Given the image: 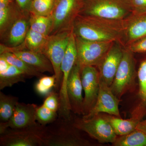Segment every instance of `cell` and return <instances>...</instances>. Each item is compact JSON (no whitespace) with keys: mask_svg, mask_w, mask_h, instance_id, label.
I'll return each mask as SVG.
<instances>
[{"mask_svg":"<svg viewBox=\"0 0 146 146\" xmlns=\"http://www.w3.org/2000/svg\"><path fill=\"white\" fill-rule=\"evenodd\" d=\"M125 23L123 20H112L80 14L73 25L75 36L91 41H112L124 47Z\"/></svg>","mask_w":146,"mask_h":146,"instance_id":"6da1fadb","label":"cell"},{"mask_svg":"<svg viewBox=\"0 0 146 146\" xmlns=\"http://www.w3.org/2000/svg\"><path fill=\"white\" fill-rule=\"evenodd\" d=\"M80 129L70 119L58 117L53 122L45 126L42 135L43 146H82L89 142L80 134Z\"/></svg>","mask_w":146,"mask_h":146,"instance_id":"7a4b0ae2","label":"cell"},{"mask_svg":"<svg viewBox=\"0 0 146 146\" xmlns=\"http://www.w3.org/2000/svg\"><path fill=\"white\" fill-rule=\"evenodd\" d=\"M132 13L130 0H86L80 14L123 20Z\"/></svg>","mask_w":146,"mask_h":146,"instance_id":"3957f363","label":"cell"},{"mask_svg":"<svg viewBox=\"0 0 146 146\" xmlns=\"http://www.w3.org/2000/svg\"><path fill=\"white\" fill-rule=\"evenodd\" d=\"M86 0H54L52 17V30L50 35L71 31L74 22L80 14Z\"/></svg>","mask_w":146,"mask_h":146,"instance_id":"277c9868","label":"cell"},{"mask_svg":"<svg viewBox=\"0 0 146 146\" xmlns=\"http://www.w3.org/2000/svg\"><path fill=\"white\" fill-rule=\"evenodd\" d=\"M71 31H66L51 35L48 40L42 54L52 64L56 78L55 91H59L62 78L61 65L68 46Z\"/></svg>","mask_w":146,"mask_h":146,"instance_id":"5b68a950","label":"cell"},{"mask_svg":"<svg viewBox=\"0 0 146 146\" xmlns=\"http://www.w3.org/2000/svg\"><path fill=\"white\" fill-rule=\"evenodd\" d=\"M45 126L37 122L23 128L7 129L0 133V146H43L42 135Z\"/></svg>","mask_w":146,"mask_h":146,"instance_id":"8992f818","label":"cell"},{"mask_svg":"<svg viewBox=\"0 0 146 146\" xmlns=\"http://www.w3.org/2000/svg\"><path fill=\"white\" fill-rule=\"evenodd\" d=\"M75 36L77 53L76 63L81 70L87 66H97L115 42L91 41Z\"/></svg>","mask_w":146,"mask_h":146,"instance_id":"52a82bcc","label":"cell"},{"mask_svg":"<svg viewBox=\"0 0 146 146\" xmlns=\"http://www.w3.org/2000/svg\"><path fill=\"white\" fill-rule=\"evenodd\" d=\"M73 120L76 127L100 143L112 144L117 138L111 125L102 113L90 119L73 118Z\"/></svg>","mask_w":146,"mask_h":146,"instance_id":"ba28073f","label":"cell"},{"mask_svg":"<svg viewBox=\"0 0 146 146\" xmlns=\"http://www.w3.org/2000/svg\"><path fill=\"white\" fill-rule=\"evenodd\" d=\"M133 53L124 47L122 58L110 86L113 94L119 99L129 89L135 79L136 70Z\"/></svg>","mask_w":146,"mask_h":146,"instance_id":"9c48e42d","label":"cell"},{"mask_svg":"<svg viewBox=\"0 0 146 146\" xmlns=\"http://www.w3.org/2000/svg\"><path fill=\"white\" fill-rule=\"evenodd\" d=\"M84 98L82 115H87L96 102L100 89V74L95 66L84 67L81 70Z\"/></svg>","mask_w":146,"mask_h":146,"instance_id":"30bf717a","label":"cell"},{"mask_svg":"<svg viewBox=\"0 0 146 146\" xmlns=\"http://www.w3.org/2000/svg\"><path fill=\"white\" fill-rule=\"evenodd\" d=\"M124 47L119 42H114L97 66L100 80L108 86H111L114 80L122 58Z\"/></svg>","mask_w":146,"mask_h":146,"instance_id":"8fae6325","label":"cell"},{"mask_svg":"<svg viewBox=\"0 0 146 146\" xmlns=\"http://www.w3.org/2000/svg\"><path fill=\"white\" fill-rule=\"evenodd\" d=\"M119 100L115 96L110 88L103 82L100 80V89L96 102L90 112L82 117L90 119L100 113H106L121 118L119 104Z\"/></svg>","mask_w":146,"mask_h":146,"instance_id":"7c38bea8","label":"cell"},{"mask_svg":"<svg viewBox=\"0 0 146 146\" xmlns=\"http://www.w3.org/2000/svg\"><path fill=\"white\" fill-rule=\"evenodd\" d=\"M38 106L34 104L18 102L9 120L6 122H0V133L9 128L21 129L36 124V111Z\"/></svg>","mask_w":146,"mask_h":146,"instance_id":"4fadbf2b","label":"cell"},{"mask_svg":"<svg viewBox=\"0 0 146 146\" xmlns=\"http://www.w3.org/2000/svg\"><path fill=\"white\" fill-rule=\"evenodd\" d=\"M81 78V69L76 63L71 71L67 84V92L72 112L76 114L82 115L84 98Z\"/></svg>","mask_w":146,"mask_h":146,"instance_id":"5bb4252c","label":"cell"},{"mask_svg":"<svg viewBox=\"0 0 146 146\" xmlns=\"http://www.w3.org/2000/svg\"><path fill=\"white\" fill-rule=\"evenodd\" d=\"M5 52L12 53L39 72L44 73L48 72L54 74L52 64L43 54L34 52L28 50L16 49L15 48H9L1 44L0 53Z\"/></svg>","mask_w":146,"mask_h":146,"instance_id":"9a60e30c","label":"cell"},{"mask_svg":"<svg viewBox=\"0 0 146 146\" xmlns=\"http://www.w3.org/2000/svg\"><path fill=\"white\" fill-rule=\"evenodd\" d=\"M29 19L30 13H23L1 37V44L9 48H14L21 44L30 29Z\"/></svg>","mask_w":146,"mask_h":146,"instance_id":"2e32d148","label":"cell"},{"mask_svg":"<svg viewBox=\"0 0 146 146\" xmlns=\"http://www.w3.org/2000/svg\"><path fill=\"white\" fill-rule=\"evenodd\" d=\"M146 107L140 104L135 110L133 117L123 119L113 115L103 114L105 118L111 125L117 136L126 135L135 130L142 118L145 115Z\"/></svg>","mask_w":146,"mask_h":146,"instance_id":"e0dca14e","label":"cell"},{"mask_svg":"<svg viewBox=\"0 0 146 146\" xmlns=\"http://www.w3.org/2000/svg\"><path fill=\"white\" fill-rule=\"evenodd\" d=\"M124 47L146 37V13L131 14L125 19Z\"/></svg>","mask_w":146,"mask_h":146,"instance_id":"ac0fdd59","label":"cell"},{"mask_svg":"<svg viewBox=\"0 0 146 146\" xmlns=\"http://www.w3.org/2000/svg\"><path fill=\"white\" fill-rule=\"evenodd\" d=\"M13 1L0 9V36L5 34L15 21L24 13Z\"/></svg>","mask_w":146,"mask_h":146,"instance_id":"d6986e66","label":"cell"},{"mask_svg":"<svg viewBox=\"0 0 146 146\" xmlns=\"http://www.w3.org/2000/svg\"><path fill=\"white\" fill-rule=\"evenodd\" d=\"M29 78L22 71L15 66L10 65L7 70L0 72V90L13 86L20 82H25Z\"/></svg>","mask_w":146,"mask_h":146,"instance_id":"ffe728a7","label":"cell"},{"mask_svg":"<svg viewBox=\"0 0 146 146\" xmlns=\"http://www.w3.org/2000/svg\"><path fill=\"white\" fill-rule=\"evenodd\" d=\"M49 36L40 34L30 29L21 46L23 49L42 54Z\"/></svg>","mask_w":146,"mask_h":146,"instance_id":"44dd1931","label":"cell"},{"mask_svg":"<svg viewBox=\"0 0 146 146\" xmlns=\"http://www.w3.org/2000/svg\"><path fill=\"white\" fill-rule=\"evenodd\" d=\"M0 56L5 58L10 65L18 68L28 78L36 77L39 78L45 76L43 73L39 72L12 53L8 52H2L0 53Z\"/></svg>","mask_w":146,"mask_h":146,"instance_id":"7402d4cb","label":"cell"},{"mask_svg":"<svg viewBox=\"0 0 146 146\" xmlns=\"http://www.w3.org/2000/svg\"><path fill=\"white\" fill-rule=\"evenodd\" d=\"M30 27L32 30L46 36L50 35L52 30V16H43L30 13Z\"/></svg>","mask_w":146,"mask_h":146,"instance_id":"603a6c76","label":"cell"},{"mask_svg":"<svg viewBox=\"0 0 146 146\" xmlns=\"http://www.w3.org/2000/svg\"><path fill=\"white\" fill-rule=\"evenodd\" d=\"M112 145L115 146H146V133L136 129L128 134L117 137Z\"/></svg>","mask_w":146,"mask_h":146,"instance_id":"cb8c5ba5","label":"cell"},{"mask_svg":"<svg viewBox=\"0 0 146 146\" xmlns=\"http://www.w3.org/2000/svg\"><path fill=\"white\" fill-rule=\"evenodd\" d=\"M18 102V97L0 92V122H6L9 120Z\"/></svg>","mask_w":146,"mask_h":146,"instance_id":"d4e9b609","label":"cell"},{"mask_svg":"<svg viewBox=\"0 0 146 146\" xmlns=\"http://www.w3.org/2000/svg\"><path fill=\"white\" fill-rule=\"evenodd\" d=\"M54 0H32L30 13L39 16L51 15Z\"/></svg>","mask_w":146,"mask_h":146,"instance_id":"484cf974","label":"cell"},{"mask_svg":"<svg viewBox=\"0 0 146 146\" xmlns=\"http://www.w3.org/2000/svg\"><path fill=\"white\" fill-rule=\"evenodd\" d=\"M58 117V113L47 108L44 105L38 106L36 111V121L41 125L46 126Z\"/></svg>","mask_w":146,"mask_h":146,"instance_id":"4316f807","label":"cell"},{"mask_svg":"<svg viewBox=\"0 0 146 146\" xmlns=\"http://www.w3.org/2000/svg\"><path fill=\"white\" fill-rule=\"evenodd\" d=\"M140 104L146 107V58L141 61L137 72Z\"/></svg>","mask_w":146,"mask_h":146,"instance_id":"83f0119b","label":"cell"},{"mask_svg":"<svg viewBox=\"0 0 146 146\" xmlns=\"http://www.w3.org/2000/svg\"><path fill=\"white\" fill-rule=\"evenodd\" d=\"M56 78L54 74L52 76H44L39 78L35 84V89L40 96H47L55 87Z\"/></svg>","mask_w":146,"mask_h":146,"instance_id":"f1b7e54d","label":"cell"},{"mask_svg":"<svg viewBox=\"0 0 146 146\" xmlns=\"http://www.w3.org/2000/svg\"><path fill=\"white\" fill-rule=\"evenodd\" d=\"M43 105L51 110L58 112L59 108V94L56 91H52L47 95Z\"/></svg>","mask_w":146,"mask_h":146,"instance_id":"f546056e","label":"cell"},{"mask_svg":"<svg viewBox=\"0 0 146 146\" xmlns=\"http://www.w3.org/2000/svg\"><path fill=\"white\" fill-rule=\"evenodd\" d=\"M133 15L146 13V0H130Z\"/></svg>","mask_w":146,"mask_h":146,"instance_id":"4dcf8cb0","label":"cell"},{"mask_svg":"<svg viewBox=\"0 0 146 146\" xmlns=\"http://www.w3.org/2000/svg\"><path fill=\"white\" fill-rule=\"evenodd\" d=\"M133 53L146 52V37L125 47Z\"/></svg>","mask_w":146,"mask_h":146,"instance_id":"1f68e13d","label":"cell"},{"mask_svg":"<svg viewBox=\"0 0 146 146\" xmlns=\"http://www.w3.org/2000/svg\"><path fill=\"white\" fill-rule=\"evenodd\" d=\"M17 5L24 12L30 13V8L32 0H15Z\"/></svg>","mask_w":146,"mask_h":146,"instance_id":"d6a6232c","label":"cell"},{"mask_svg":"<svg viewBox=\"0 0 146 146\" xmlns=\"http://www.w3.org/2000/svg\"><path fill=\"white\" fill-rule=\"evenodd\" d=\"M10 65L5 58L0 56V72H2L7 70Z\"/></svg>","mask_w":146,"mask_h":146,"instance_id":"836d02e7","label":"cell"},{"mask_svg":"<svg viewBox=\"0 0 146 146\" xmlns=\"http://www.w3.org/2000/svg\"><path fill=\"white\" fill-rule=\"evenodd\" d=\"M136 129L142 131L146 133V119L141 121L138 124Z\"/></svg>","mask_w":146,"mask_h":146,"instance_id":"e575fe53","label":"cell"}]
</instances>
